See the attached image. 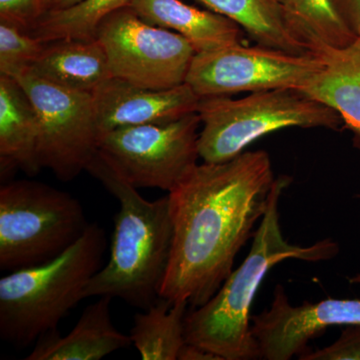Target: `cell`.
Listing matches in <instances>:
<instances>
[{"instance_id": "cell-1", "label": "cell", "mask_w": 360, "mask_h": 360, "mask_svg": "<svg viewBox=\"0 0 360 360\" xmlns=\"http://www.w3.org/2000/svg\"><path fill=\"white\" fill-rule=\"evenodd\" d=\"M276 179L269 153L245 151L198 165L168 193L174 243L160 297L205 304L264 217Z\"/></svg>"}, {"instance_id": "cell-2", "label": "cell", "mask_w": 360, "mask_h": 360, "mask_svg": "<svg viewBox=\"0 0 360 360\" xmlns=\"http://www.w3.org/2000/svg\"><path fill=\"white\" fill-rule=\"evenodd\" d=\"M290 182L288 176L276 179L266 212L253 234L248 257L238 269L232 270L205 304L186 314L184 326L187 343L210 350L222 360L262 359L251 330L250 310L267 272L284 260L322 262L338 255L340 246L330 239L300 246L283 238L278 203Z\"/></svg>"}, {"instance_id": "cell-3", "label": "cell", "mask_w": 360, "mask_h": 360, "mask_svg": "<svg viewBox=\"0 0 360 360\" xmlns=\"http://www.w3.org/2000/svg\"><path fill=\"white\" fill-rule=\"evenodd\" d=\"M85 172L98 179L120 205L110 258L90 279L85 298L110 296L148 309L160 297L172 255L174 224L169 196L146 200L98 150Z\"/></svg>"}, {"instance_id": "cell-4", "label": "cell", "mask_w": 360, "mask_h": 360, "mask_svg": "<svg viewBox=\"0 0 360 360\" xmlns=\"http://www.w3.org/2000/svg\"><path fill=\"white\" fill-rule=\"evenodd\" d=\"M105 231L90 224L75 245L58 257L14 270L0 279V338L23 348L56 330L59 322L84 300L92 276L103 267Z\"/></svg>"}, {"instance_id": "cell-5", "label": "cell", "mask_w": 360, "mask_h": 360, "mask_svg": "<svg viewBox=\"0 0 360 360\" xmlns=\"http://www.w3.org/2000/svg\"><path fill=\"white\" fill-rule=\"evenodd\" d=\"M198 113L202 129L198 139L203 162L231 160L252 142L288 127L338 129L340 115L300 90L277 89L253 92L243 98L201 97Z\"/></svg>"}, {"instance_id": "cell-6", "label": "cell", "mask_w": 360, "mask_h": 360, "mask_svg": "<svg viewBox=\"0 0 360 360\" xmlns=\"http://www.w3.org/2000/svg\"><path fill=\"white\" fill-rule=\"evenodd\" d=\"M82 203L56 187L14 180L0 188V269H27L51 262L89 227Z\"/></svg>"}, {"instance_id": "cell-7", "label": "cell", "mask_w": 360, "mask_h": 360, "mask_svg": "<svg viewBox=\"0 0 360 360\" xmlns=\"http://www.w3.org/2000/svg\"><path fill=\"white\" fill-rule=\"evenodd\" d=\"M198 112L160 124L125 127L101 137L98 151L135 188L174 191L198 165Z\"/></svg>"}, {"instance_id": "cell-8", "label": "cell", "mask_w": 360, "mask_h": 360, "mask_svg": "<svg viewBox=\"0 0 360 360\" xmlns=\"http://www.w3.org/2000/svg\"><path fill=\"white\" fill-rule=\"evenodd\" d=\"M113 77L148 89L186 84L195 49L182 35L150 25L129 6L106 15L97 25Z\"/></svg>"}, {"instance_id": "cell-9", "label": "cell", "mask_w": 360, "mask_h": 360, "mask_svg": "<svg viewBox=\"0 0 360 360\" xmlns=\"http://www.w3.org/2000/svg\"><path fill=\"white\" fill-rule=\"evenodd\" d=\"M323 65L315 53L295 54L264 45L236 44L198 52L186 84L200 98L277 89L302 90Z\"/></svg>"}, {"instance_id": "cell-10", "label": "cell", "mask_w": 360, "mask_h": 360, "mask_svg": "<svg viewBox=\"0 0 360 360\" xmlns=\"http://www.w3.org/2000/svg\"><path fill=\"white\" fill-rule=\"evenodd\" d=\"M39 116L40 162L61 181L86 170L99 148L101 131L91 94L59 86L30 70L14 77Z\"/></svg>"}, {"instance_id": "cell-11", "label": "cell", "mask_w": 360, "mask_h": 360, "mask_svg": "<svg viewBox=\"0 0 360 360\" xmlns=\"http://www.w3.org/2000/svg\"><path fill=\"white\" fill-rule=\"evenodd\" d=\"M349 281L360 284V274ZM251 323L262 359L288 360L330 326H360V300L326 298L292 307L278 284L270 309L251 317Z\"/></svg>"}, {"instance_id": "cell-12", "label": "cell", "mask_w": 360, "mask_h": 360, "mask_svg": "<svg viewBox=\"0 0 360 360\" xmlns=\"http://www.w3.org/2000/svg\"><path fill=\"white\" fill-rule=\"evenodd\" d=\"M91 94L101 136L120 127L174 122L198 112L200 101L186 82L172 89L156 90L113 77Z\"/></svg>"}, {"instance_id": "cell-13", "label": "cell", "mask_w": 360, "mask_h": 360, "mask_svg": "<svg viewBox=\"0 0 360 360\" xmlns=\"http://www.w3.org/2000/svg\"><path fill=\"white\" fill-rule=\"evenodd\" d=\"M112 297L101 296L82 312L68 335L51 331L37 340L27 360H99L132 345L129 335L115 328L111 319Z\"/></svg>"}, {"instance_id": "cell-14", "label": "cell", "mask_w": 360, "mask_h": 360, "mask_svg": "<svg viewBox=\"0 0 360 360\" xmlns=\"http://www.w3.org/2000/svg\"><path fill=\"white\" fill-rule=\"evenodd\" d=\"M40 127L34 106L20 82L0 75V167L1 177L20 168L28 176L39 174Z\"/></svg>"}, {"instance_id": "cell-15", "label": "cell", "mask_w": 360, "mask_h": 360, "mask_svg": "<svg viewBox=\"0 0 360 360\" xmlns=\"http://www.w3.org/2000/svg\"><path fill=\"white\" fill-rule=\"evenodd\" d=\"M314 53L323 68L300 91L335 110L360 148V39L345 47L319 45Z\"/></svg>"}, {"instance_id": "cell-16", "label": "cell", "mask_w": 360, "mask_h": 360, "mask_svg": "<svg viewBox=\"0 0 360 360\" xmlns=\"http://www.w3.org/2000/svg\"><path fill=\"white\" fill-rule=\"evenodd\" d=\"M127 6L146 22L186 37L196 53L243 42L245 30L234 21L181 0H130Z\"/></svg>"}, {"instance_id": "cell-17", "label": "cell", "mask_w": 360, "mask_h": 360, "mask_svg": "<svg viewBox=\"0 0 360 360\" xmlns=\"http://www.w3.org/2000/svg\"><path fill=\"white\" fill-rule=\"evenodd\" d=\"M30 70L52 84L87 94L112 77L108 56L96 39L47 41Z\"/></svg>"}, {"instance_id": "cell-18", "label": "cell", "mask_w": 360, "mask_h": 360, "mask_svg": "<svg viewBox=\"0 0 360 360\" xmlns=\"http://www.w3.org/2000/svg\"><path fill=\"white\" fill-rule=\"evenodd\" d=\"M234 21L258 44L295 54L312 53L290 30L276 0H196Z\"/></svg>"}, {"instance_id": "cell-19", "label": "cell", "mask_w": 360, "mask_h": 360, "mask_svg": "<svg viewBox=\"0 0 360 360\" xmlns=\"http://www.w3.org/2000/svg\"><path fill=\"white\" fill-rule=\"evenodd\" d=\"M186 302L160 297L148 309L135 314L129 336L143 360H177L186 343Z\"/></svg>"}, {"instance_id": "cell-20", "label": "cell", "mask_w": 360, "mask_h": 360, "mask_svg": "<svg viewBox=\"0 0 360 360\" xmlns=\"http://www.w3.org/2000/svg\"><path fill=\"white\" fill-rule=\"evenodd\" d=\"M290 30L314 53L324 44L345 47L356 39L335 0H276Z\"/></svg>"}, {"instance_id": "cell-21", "label": "cell", "mask_w": 360, "mask_h": 360, "mask_svg": "<svg viewBox=\"0 0 360 360\" xmlns=\"http://www.w3.org/2000/svg\"><path fill=\"white\" fill-rule=\"evenodd\" d=\"M130 0H84L65 11L44 16L30 34L42 41L63 39H96L97 25L108 14L127 6Z\"/></svg>"}, {"instance_id": "cell-22", "label": "cell", "mask_w": 360, "mask_h": 360, "mask_svg": "<svg viewBox=\"0 0 360 360\" xmlns=\"http://www.w3.org/2000/svg\"><path fill=\"white\" fill-rule=\"evenodd\" d=\"M46 42L18 26L0 22V75L16 77L30 70Z\"/></svg>"}, {"instance_id": "cell-23", "label": "cell", "mask_w": 360, "mask_h": 360, "mask_svg": "<svg viewBox=\"0 0 360 360\" xmlns=\"http://www.w3.org/2000/svg\"><path fill=\"white\" fill-rule=\"evenodd\" d=\"M49 13L47 0H0V22L30 32Z\"/></svg>"}, {"instance_id": "cell-24", "label": "cell", "mask_w": 360, "mask_h": 360, "mask_svg": "<svg viewBox=\"0 0 360 360\" xmlns=\"http://www.w3.org/2000/svg\"><path fill=\"white\" fill-rule=\"evenodd\" d=\"M302 360H360V326H347L329 347L300 354Z\"/></svg>"}, {"instance_id": "cell-25", "label": "cell", "mask_w": 360, "mask_h": 360, "mask_svg": "<svg viewBox=\"0 0 360 360\" xmlns=\"http://www.w3.org/2000/svg\"><path fill=\"white\" fill-rule=\"evenodd\" d=\"M335 4L348 27L360 39V0H335Z\"/></svg>"}, {"instance_id": "cell-26", "label": "cell", "mask_w": 360, "mask_h": 360, "mask_svg": "<svg viewBox=\"0 0 360 360\" xmlns=\"http://www.w3.org/2000/svg\"><path fill=\"white\" fill-rule=\"evenodd\" d=\"M179 360H222L219 356L210 350L198 347V345L186 343L181 348L179 354Z\"/></svg>"}, {"instance_id": "cell-27", "label": "cell", "mask_w": 360, "mask_h": 360, "mask_svg": "<svg viewBox=\"0 0 360 360\" xmlns=\"http://www.w3.org/2000/svg\"><path fill=\"white\" fill-rule=\"evenodd\" d=\"M82 1L84 0H47V7H49V13H53V11H61L71 8V7L77 6Z\"/></svg>"}]
</instances>
